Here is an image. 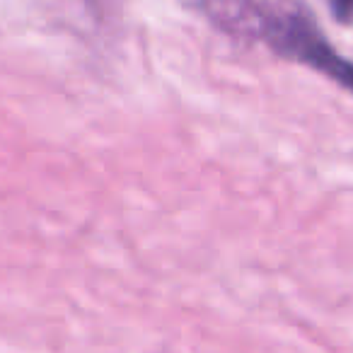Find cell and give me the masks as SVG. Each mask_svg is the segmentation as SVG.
I'll return each mask as SVG.
<instances>
[{
	"mask_svg": "<svg viewBox=\"0 0 353 353\" xmlns=\"http://www.w3.org/2000/svg\"><path fill=\"white\" fill-rule=\"evenodd\" d=\"M201 8L228 34L264 41L353 92V61L327 44L303 0H201Z\"/></svg>",
	"mask_w": 353,
	"mask_h": 353,
	"instance_id": "6da1fadb",
	"label": "cell"
}]
</instances>
